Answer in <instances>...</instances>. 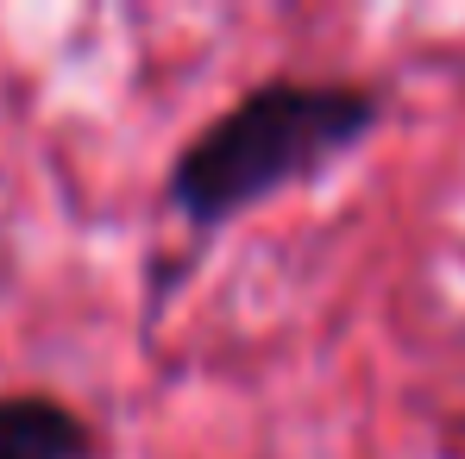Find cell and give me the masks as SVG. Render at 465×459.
Here are the masks:
<instances>
[{"instance_id": "obj_2", "label": "cell", "mask_w": 465, "mask_h": 459, "mask_svg": "<svg viewBox=\"0 0 465 459\" xmlns=\"http://www.w3.org/2000/svg\"><path fill=\"white\" fill-rule=\"evenodd\" d=\"M0 459H101V434L51 390H0Z\"/></svg>"}, {"instance_id": "obj_1", "label": "cell", "mask_w": 465, "mask_h": 459, "mask_svg": "<svg viewBox=\"0 0 465 459\" xmlns=\"http://www.w3.org/2000/svg\"><path fill=\"white\" fill-rule=\"evenodd\" d=\"M390 95L359 76H264L208 126L183 139L163 170V208L195 245L221 239L283 189H309L340 170L384 126Z\"/></svg>"}]
</instances>
